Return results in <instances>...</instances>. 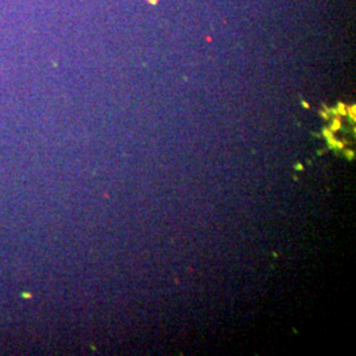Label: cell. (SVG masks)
<instances>
[{
  "label": "cell",
  "instance_id": "6",
  "mask_svg": "<svg viewBox=\"0 0 356 356\" xmlns=\"http://www.w3.org/2000/svg\"><path fill=\"white\" fill-rule=\"evenodd\" d=\"M348 115H350V118H351V120L352 121H355V106H352V107H350L348 110Z\"/></svg>",
  "mask_w": 356,
  "mask_h": 356
},
{
  "label": "cell",
  "instance_id": "3",
  "mask_svg": "<svg viewBox=\"0 0 356 356\" xmlns=\"http://www.w3.org/2000/svg\"><path fill=\"white\" fill-rule=\"evenodd\" d=\"M343 154L348 161H353L355 160V150L352 149H344L343 150Z\"/></svg>",
  "mask_w": 356,
  "mask_h": 356
},
{
  "label": "cell",
  "instance_id": "4",
  "mask_svg": "<svg viewBox=\"0 0 356 356\" xmlns=\"http://www.w3.org/2000/svg\"><path fill=\"white\" fill-rule=\"evenodd\" d=\"M338 114H340V115H346L347 114V108H346V106L343 104V103H340V104H338Z\"/></svg>",
  "mask_w": 356,
  "mask_h": 356
},
{
  "label": "cell",
  "instance_id": "7",
  "mask_svg": "<svg viewBox=\"0 0 356 356\" xmlns=\"http://www.w3.org/2000/svg\"><path fill=\"white\" fill-rule=\"evenodd\" d=\"M294 169H295V170H299V172H302L305 168H304V165H302L301 162H297L295 165H294Z\"/></svg>",
  "mask_w": 356,
  "mask_h": 356
},
{
  "label": "cell",
  "instance_id": "1",
  "mask_svg": "<svg viewBox=\"0 0 356 356\" xmlns=\"http://www.w3.org/2000/svg\"><path fill=\"white\" fill-rule=\"evenodd\" d=\"M327 144H328L330 149H332V150H342V149L344 148V144H346V143L336 140V139L332 136V137L327 139Z\"/></svg>",
  "mask_w": 356,
  "mask_h": 356
},
{
  "label": "cell",
  "instance_id": "2",
  "mask_svg": "<svg viewBox=\"0 0 356 356\" xmlns=\"http://www.w3.org/2000/svg\"><path fill=\"white\" fill-rule=\"evenodd\" d=\"M340 127H342V121H340V119L339 118H335V119H334V121H332V124H331V127H330V129L332 132H336V131H339V129H340Z\"/></svg>",
  "mask_w": 356,
  "mask_h": 356
},
{
  "label": "cell",
  "instance_id": "5",
  "mask_svg": "<svg viewBox=\"0 0 356 356\" xmlns=\"http://www.w3.org/2000/svg\"><path fill=\"white\" fill-rule=\"evenodd\" d=\"M323 136L326 137V140H327V139L332 137V136H334V132L331 131L330 128H324V129H323Z\"/></svg>",
  "mask_w": 356,
  "mask_h": 356
}]
</instances>
